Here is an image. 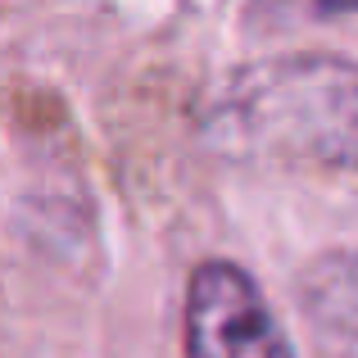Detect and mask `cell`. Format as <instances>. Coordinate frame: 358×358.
I'll list each match as a JSON object with an SVG mask.
<instances>
[{
  "mask_svg": "<svg viewBox=\"0 0 358 358\" xmlns=\"http://www.w3.org/2000/svg\"><path fill=\"white\" fill-rule=\"evenodd\" d=\"M200 131L231 159L358 168V64L336 55L263 59L231 73L204 105Z\"/></svg>",
  "mask_w": 358,
  "mask_h": 358,
  "instance_id": "1",
  "label": "cell"
},
{
  "mask_svg": "<svg viewBox=\"0 0 358 358\" xmlns=\"http://www.w3.org/2000/svg\"><path fill=\"white\" fill-rule=\"evenodd\" d=\"M186 358H295L259 286L236 263H200L186 290Z\"/></svg>",
  "mask_w": 358,
  "mask_h": 358,
  "instance_id": "2",
  "label": "cell"
},
{
  "mask_svg": "<svg viewBox=\"0 0 358 358\" xmlns=\"http://www.w3.org/2000/svg\"><path fill=\"white\" fill-rule=\"evenodd\" d=\"M322 9H358V0H317Z\"/></svg>",
  "mask_w": 358,
  "mask_h": 358,
  "instance_id": "3",
  "label": "cell"
}]
</instances>
